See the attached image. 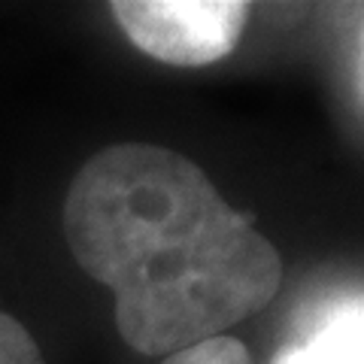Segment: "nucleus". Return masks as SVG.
I'll list each match as a JSON object with an SVG mask.
<instances>
[{
  "mask_svg": "<svg viewBox=\"0 0 364 364\" xmlns=\"http://www.w3.org/2000/svg\"><path fill=\"white\" fill-rule=\"evenodd\" d=\"M109 13L149 58L207 67L237 49L252 6L240 0H116Z\"/></svg>",
  "mask_w": 364,
  "mask_h": 364,
  "instance_id": "f03ea898",
  "label": "nucleus"
},
{
  "mask_svg": "<svg viewBox=\"0 0 364 364\" xmlns=\"http://www.w3.org/2000/svg\"><path fill=\"white\" fill-rule=\"evenodd\" d=\"M0 364H46L31 331L4 310H0Z\"/></svg>",
  "mask_w": 364,
  "mask_h": 364,
  "instance_id": "39448f33",
  "label": "nucleus"
},
{
  "mask_svg": "<svg viewBox=\"0 0 364 364\" xmlns=\"http://www.w3.org/2000/svg\"><path fill=\"white\" fill-rule=\"evenodd\" d=\"M267 364H364V298L318 306Z\"/></svg>",
  "mask_w": 364,
  "mask_h": 364,
  "instance_id": "7ed1b4c3",
  "label": "nucleus"
},
{
  "mask_svg": "<svg viewBox=\"0 0 364 364\" xmlns=\"http://www.w3.org/2000/svg\"><path fill=\"white\" fill-rule=\"evenodd\" d=\"M161 364H252V355L243 340H237L231 334H219L200 343L179 349L173 355H164Z\"/></svg>",
  "mask_w": 364,
  "mask_h": 364,
  "instance_id": "20e7f679",
  "label": "nucleus"
},
{
  "mask_svg": "<svg viewBox=\"0 0 364 364\" xmlns=\"http://www.w3.org/2000/svg\"><path fill=\"white\" fill-rule=\"evenodd\" d=\"M61 225L76 264L116 294V328L140 355L219 337L282 286L277 246L164 146L91 155L67 188Z\"/></svg>",
  "mask_w": 364,
  "mask_h": 364,
  "instance_id": "f257e3e1",
  "label": "nucleus"
}]
</instances>
